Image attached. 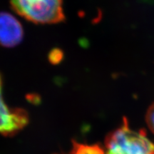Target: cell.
<instances>
[{"label":"cell","mask_w":154,"mask_h":154,"mask_svg":"<svg viewBox=\"0 0 154 154\" xmlns=\"http://www.w3.org/2000/svg\"><path fill=\"white\" fill-rule=\"evenodd\" d=\"M28 113L22 109H11L4 101L0 76V134L6 136L16 134L27 125Z\"/></svg>","instance_id":"3"},{"label":"cell","mask_w":154,"mask_h":154,"mask_svg":"<svg viewBox=\"0 0 154 154\" xmlns=\"http://www.w3.org/2000/svg\"><path fill=\"white\" fill-rule=\"evenodd\" d=\"M69 154H106L104 149L99 144L88 145L78 143L74 140L72 143V148Z\"/></svg>","instance_id":"5"},{"label":"cell","mask_w":154,"mask_h":154,"mask_svg":"<svg viewBox=\"0 0 154 154\" xmlns=\"http://www.w3.org/2000/svg\"><path fill=\"white\" fill-rule=\"evenodd\" d=\"M17 14L36 24H57L64 19L63 0H11Z\"/></svg>","instance_id":"2"},{"label":"cell","mask_w":154,"mask_h":154,"mask_svg":"<svg viewBox=\"0 0 154 154\" xmlns=\"http://www.w3.org/2000/svg\"><path fill=\"white\" fill-rule=\"evenodd\" d=\"M106 154H154V143L143 130L130 128L124 118L120 127L108 134L105 139Z\"/></svg>","instance_id":"1"},{"label":"cell","mask_w":154,"mask_h":154,"mask_svg":"<svg viewBox=\"0 0 154 154\" xmlns=\"http://www.w3.org/2000/svg\"><path fill=\"white\" fill-rule=\"evenodd\" d=\"M23 38V28L14 16L0 12V45L12 47L20 43Z\"/></svg>","instance_id":"4"},{"label":"cell","mask_w":154,"mask_h":154,"mask_svg":"<svg viewBox=\"0 0 154 154\" xmlns=\"http://www.w3.org/2000/svg\"><path fill=\"white\" fill-rule=\"evenodd\" d=\"M146 121L149 129L154 134V103L148 109L146 114Z\"/></svg>","instance_id":"6"}]
</instances>
